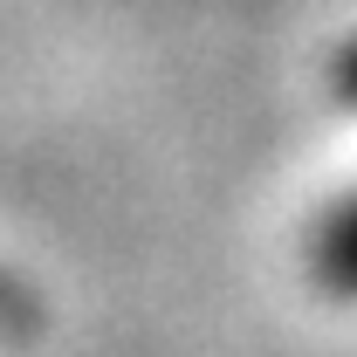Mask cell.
Segmentation results:
<instances>
[{"mask_svg":"<svg viewBox=\"0 0 357 357\" xmlns=\"http://www.w3.org/2000/svg\"><path fill=\"white\" fill-rule=\"evenodd\" d=\"M310 275L330 296H357V192L337 199L310 234Z\"/></svg>","mask_w":357,"mask_h":357,"instance_id":"obj_1","label":"cell"},{"mask_svg":"<svg viewBox=\"0 0 357 357\" xmlns=\"http://www.w3.org/2000/svg\"><path fill=\"white\" fill-rule=\"evenodd\" d=\"M330 76H337V96H344V103L357 110V42L337 55V69H330Z\"/></svg>","mask_w":357,"mask_h":357,"instance_id":"obj_2","label":"cell"},{"mask_svg":"<svg viewBox=\"0 0 357 357\" xmlns=\"http://www.w3.org/2000/svg\"><path fill=\"white\" fill-rule=\"evenodd\" d=\"M0 316H21V296H14L7 282H0Z\"/></svg>","mask_w":357,"mask_h":357,"instance_id":"obj_3","label":"cell"}]
</instances>
